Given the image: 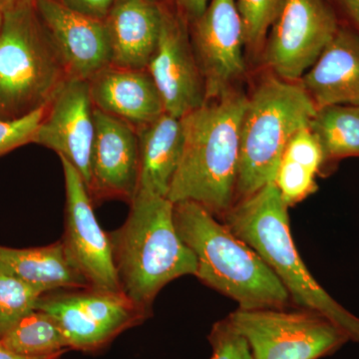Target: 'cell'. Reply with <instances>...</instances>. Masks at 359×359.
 Listing matches in <instances>:
<instances>
[{"label":"cell","instance_id":"obj_1","mask_svg":"<svg viewBox=\"0 0 359 359\" xmlns=\"http://www.w3.org/2000/svg\"><path fill=\"white\" fill-rule=\"evenodd\" d=\"M247 96L238 86L181 118L183 154L167 196L173 204L192 201L217 219L235 204Z\"/></svg>","mask_w":359,"mask_h":359},{"label":"cell","instance_id":"obj_2","mask_svg":"<svg viewBox=\"0 0 359 359\" xmlns=\"http://www.w3.org/2000/svg\"><path fill=\"white\" fill-rule=\"evenodd\" d=\"M125 223L109 233L120 289L144 313L165 285L196 276L197 259L175 226L174 204L166 197L137 194Z\"/></svg>","mask_w":359,"mask_h":359},{"label":"cell","instance_id":"obj_3","mask_svg":"<svg viewBox=\"0 0 359 359\" xmlns=\"http://www.w3.org/2000/svg\"><path fill=\"white\" fill-rule=\"evenodd\" d=\"M175 226L197 259L196 278L238 302V309H285L282 282L259 254L214 215L192 201L175 203Z\"/></svg>","mask_w":359,"mask_h":359},{"label":"cell","instance_id":"obj_4","mask_svg":"<svg viewBox=\"0 0 359 359\" xmlns=\"http://www.w3.org/2000/svg\"><path fill=\"white\" fill-rule=\"evenodd\" d=\"M252 248L289 292L295 308L318 311L359 342V318L316 282L302 261L290 233L289 207L275 183L238 201L218 219Z\"/></svg>","mask_w":359,"mask_h":359},{"label":"cell","instance_id":"obj_5","mask_svg":"<svg viewBox=\"0 0 359 359\" xmlns=\"http://www.w3.org/2000/svg\"><path fill=\"white\" fill-rule=\"evenodd\" d=\"M316 107L299 81L271 74L254 87L241 124L236 202L275 181L285 146L309 126Z\"/></svg>","mask_w":359,"mask_h":359},{"label":"cell","instance_id":"obj_6","mask_svg":"<svg viewBox=\"0 0 359 359\" xmlns=\"http://www.w3.org/2000/svg\"><path fill=\"white\" fill-rule=\"evenodd\" d=\"M68 79L35 1L4 13L0 32V118L20 117L47 105Z\"/></svg>","mask_w":359,"mask_h":359},{"label":"cell","instance_id":"obj_7","mask_svg":"<svg viewBox=\"0 0 359 359\" xmlns=\"http://www.w3.org/2000/svg\"><path fill=\"white\" fill-rule=\"evenodd\" d=\"M228 318L247 339L255 359H320L351 341L327 316L295 306L238 309Z\"/></svg>","mask_w":359,"mask_h":359},{"label":"cell","instance_id":"obj_8","mask_svg":"<svg viewBox=\"0 0 359 359\" xmlns=\"http://www.w3.org/2000/svg\"><path fill=\"white\" fill-rule=\"evenodd\" d=\"M36 309L56 320L70 349L82 353L102 351L125 330L150 318L122 292L91 287L47 292Z\"/></svg>","mask_w":359,"mask_h":359},{"label":"cell","instance_id":"obj_9","mask_svg":"<svg viewBox=\"0 0 359 359\" xmlns=\"http://www.w3.org/2000/svg\"><path fill=\"white\" fill-rule=\"evenodd\" d=\"M341 23L330 0H285L264 44V65L276 76L299 81Z\"/></svg>","mask_w":359,"mask_h":359},{"label":"cell","instance_id":"obj_10","mask_svg":"<svg viewBox=\"0 0 359 359\" xmlns=\"http://www.w3.org/2000/svg\"><path fill=\"white\" fill-rule=\"evenodd\" d=\"M161 30L157 48L147 67L159 91L165 112L183 118L207 102L188 20L172 0L160 2Z\"/></svg>","mask_w":359,"mask_h":359},{"label":"cell","instance_id":"obj_11","mask_svg":"<svg viewBox=\"0 0 359 359\" xmlns=\"http://www.w3.org/2000/svg\"><path fill=\"white\" fill-rule=\"evenodd\" d=\"M189 30L207 101L238 87L247 67L237 0H211L204 13L189 23Z\"/></svg>","mask_w":359,"mask_h":359},{"label":"cell","instance_id":"obj_12","mask_svg":"<svg viewBox=\"0 0 359 359\" xmlns=\"http://www.w3.org/2000/svg\"><path fill=\"white\" fill-rule=\"evenodd\" d=\"M65 174V235L61 242L89 287L121 292L109 233L101 228L83 178L68 161L60 158Z\"/></svg>","mask_w":359,"mask_h":359},{"label":"cell","instance_id":"obj_13","mask_svg":"<svg viewBox=\"0 0 359 359\" xmlns=\"http://www.w3.org/2000/svg\"><path fill=\"white\" fill-rule=\"evenodd\" d=\"M88 192L92 202L131 203L138 192L140 151L136 129L94 108Z\"/></svg>","mask_w":359,"mask_h":359},{"label":"cell","instance_id":"obj_14","mask_svg":"<svg viewBox=\"0 0 359 359\" xmlns=\"http://www.w3.org/2000/svg\"><path fill=\"white\" fill-rule=\"evenodd\" d=\"M95 124L87 80L69 78L47 105L33 143L51 149L90 180V156Z\"/></svg>","mask_w":359,"mask_h":359},{"label":"cell","instance_id":"obj_15","mask_svg":"<svg viewBox=\"0 0 359 359\" xmlns=\"http://www.w3.org/2000/svg\"><path fill=\"white\" fill-rule=\"evenodd\" d=\"M35 8L62 57L69 78L88 81L111 65L105 21L71 11L59 0H35Z\"/></svg>","mask_w":359,"mask_h":359},{"label":"cell","instance_id":"obj_16","mask_svg":"<svg viewBox=\"0 0 359 359\" xmlns=\"http://www.w3.org/2000/svg\"><path fill=\"white\" fill-rule=\"evenodd\" d=\"M88 83L95 109L136 130L165 113L159 91L147 69L111 65L90 78Z\"/></svg>","mask_w":359,"mask_h":359},{"label":"cell","instance_id":"obj_17","mask_svg":"<svg viewBox=\"0 0 359 359\" xmlns=\"http://www.w3.org/2000/svg\"><path fill=\"white\" fill-rule=\"evenodd\" d=\"M299 82L316 109L332 105L359 106V33L342 21Z\"/></svg>","mask_w":359,"mask_h":359},{"label":"cell","instance_id":"obj_18","mask_svg":"<svg viewBox=\"0 0 359 359\" xmlns=\"http://www.w3.org/2000/svg\"><path fill=\"white\" fill-rule=\"evenodd\" d=\"M111 65L147 69L161 30L160 2L116 0L106 18Z\"/></svg>","mask_w":359,"mask_h":359},{"label":"cell","instance_id":"obj_19","mask_svg":"<svg viewBox=\"0 0 359 359\" xmlns=\"http://www.w3.org/2000/svg\"><path fill=\"white\" fill-rule=\"evenodd\" d=\"M140 151L138 192L166 197L184 148L181 118L163 113L137 129Z\"/></svg>","mask_w":359,"mask_h":359},{"label":"cell","instance_id":"obj_20","mask_svg":"<svg viewBox=\"0 0 359 359\" xmlns=\"http://www.w3.org/2000/svg\"><path fill=\"white\" fill-rule=\"evenodd\" d=\"M0 269L39 290L42 294L89 287L88 283L68 257L61 241L45 247L0 245Z\"/></svg>","mask_w":359,"mask_h":359},{"label":"cell","instance_id":"obj_21","mask_svg":"<svg viewBox=\"0 0 359 359\" xmlns=\"http://www.w3.org/2000/svg\"><path fill=\"white\" fill-rule=\"evenodd\" d=\"M323 150L309 126L295 132L285 146L273 181L289 209L316 192V178L323 175Z\"/></svg>","mask_w":359,"mask_h":359},{"label":"cell","instance_id":"obj_22","mask_svg":"<svg viewBox=\"0 0 359 359\" xmlns=\"http://www.w3.org/2000/svg\"><path fill=\"white\" fill-rule=\"evenodd\" d=\"M309 129L323 150V175L339 161L359 157V106L332 105L316 109Z\"/></svg>","mask_w":359,"mask_h":359},{"label":"cell","instance_id":"obj_23","mask_svg":"<svg viewBox=\"0 0 359 359\" xmlns=\"http://www.w3.org/2000/svg\"><path fill=\"white\" fill-rule=\"evenodd\" d=\"M7 351L25 358H45L70 351L62 330L48 313L35 309L18 321L1 339Z\"/></svg>","mask_w":359,"mask_h":359},{"label":"cell","instance_id":"obj_24","mask_svg":"<svg viewBox=\"0 0 359 359\" xmlns=\"http://www.w3.org/2000/svg\"><path fill=\"white\" fill-rule=\"evenodd\" d=\"M285 0H237L244 29L245 49L256 57L263 53L269 30L275 25Z\"/></svg>","mask_w":359,"mask_h":359},{"label":"cell","instance_id":"obj_25","mask_svg":"<svg viewBox=\"0 0 359 359\" xmlns=\"http://www.w3.org/2000/svg\"><path fill=\"white\" fill-rule=\"evenodd\" d=\"M42 294L39 290L0 269V339L18 321L36 309Z\"/></svg>","mask_w":359,"mask_h":359},{"label":"cell","instance_id":"obj_26","mask_svg":"<svg viewBox=\"0 0 359 359\" xmlns=\"http://www.w3.org/2000/svg\"><path fill=\"white\" fill-rule=\"evenodd\" d=\"M48 105V104H47ZM47 105L18 118H0V157L14 149L33 143L46 113Z\"/></svg>","mask_w":359,"mask_h":359},{"label":"cell","instance_id":"obj_27","mask_svg":"<svg viewBox=\"0 0 359 359\" xmlns=\"http://www.w3.org/2000/svg\"><path fill=\"white\" fill-rule=\"evenodd\" d=\"M211 359H255L247 339L233 327L228 316L217 321L208 335Z\"/></svg>","mask_w":359,"mask_h":359},{"label":"cell","instance_id":"obj_28","mask_svg":"<svg viewBox=\"0 0 359 359\" xmlns=\"http://www.w3.org/2000/svg\"><path fill=\"white\" fill-rule=\"evenodd\" d=\"M59 1L71 11L95 20H105L111 8L114 6L116 0H59Z\"/></svg>","mask_w":359,"mask_h":359},{"label":"cell","instance_id":"obj_29","mask_svg":"<svg viewBox=\"0 0 359 359\" xmlns=\"http://www.w3.org/2000/svg\"><path fill=\"white\" fill-rule=\"evenodd\" d=\"M339 18L359 33V0H330Z\"/></svg>","mask_w":359,"mask_h":359},{"label":"cell","instance_id":"obj_30","mask_svg":"<svg viewBox=\"0 0 359 359\" xmlns=\"http://www.w3.org/2000/svg\"><path fill=\"white\" fill-rule=\"evenodd\" d=\"M172 2L182 15L191 23L204 13L209 0H172Z\"/></svg>","mask_w":359,"mask_h":359},{"label":"cell","instance_id":"obj_31","mask_svg":"<svg viewBox=\"0 0 359 359\" xmlns=\"http://www.w3.org/2000/svg\"><path fill=\"white\" fill-rule=\"evenodd\" d=\"M63 354L65 353L56 354V355L52 356H45V358H25V356L18 355V354L7 351L6 347L0 344V359H58L62 358Z\"/></svg>","mask_w":359,"mask_h":359},{"label":"cell","instance_id":"obj_32","mask_svg":"<svg viewBox=\"0 0 359 359\" xmlns=\"http://www.w3.org/2000/svg\"><path fill=\"white\" fill-rule=\"evenodd\" d=\"M35 0H0V11L2 13L16 7L25 6V4H32Z\"/></svg>","mask_w":359,"mask_h":359},{"label":"cell","instance_id":"obj_33","mask_svg":"<svg viewBox=\"0 0 359 359\" xmlns=\"http://www.w3.org/2000/svg\"><path fill=\"white\" fill-rule=\"evenodd\" d=\"M2 25H4V13L0 11V32H1Z\"/></svg>","mask_w":359,"mask_h":359},{"label":"cell","instance_id":"obj_34","mask_svg":"<svg viewBox=\"0 0 359 359\" xmlns=\"http://www.w3.org/2000/svg\"><path fill=\"white\" fill-rule=\"evenodd\" d=\"M154 1H156V2H162V1H165V0H154Z\"/></svg>","mask_w":359,"mask_h":359},{"label":"cell","instance_id":"obj_35","mask_svg":"<svg viewBox=\"0 0 359 359\" xmlns=\"http://www.w3.org/2000/svg\"><path fill=\"white\" fill-rule=\"evenodd\" d=\"M62 358H63V356H62ZM62 358H58V359H62Z\"/></svg>","mask_w":359,"mask_h":359}]
</instances>
